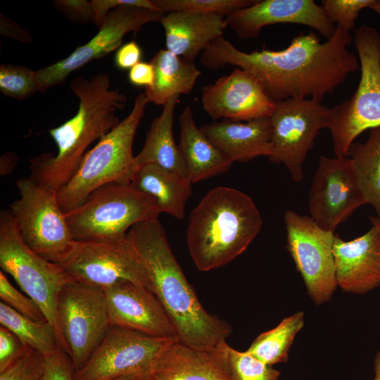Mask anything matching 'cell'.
<instances>
[{
	"mask_svg": "<svg viewBox=\"0 0 380 380\" xmlns=\"http://www.w3.org/2000/svg\"><path fill=\"white\" fill-rule=\"evenodd\" d=\"M352 40L350 32L336 26L324 42L310 32L296 35L281 50L244 52L221 36L205 49L200 62L212 70L232 65L248 72L275 103L288 99L322 103L360 69L359 59L347 49Z\"/></svg>",
	"mask_w": 380,
	"mask_h": 380,
	"instance_id": "6da1fadb",
	"label": "cell"
},
{
	"mask_svg": "<svg viewBox=\"0 0 380 380\" xmlns=\"http://www.w3.org/2000/svg\"><path fill=\"white\" fill-rule=\"evenodd\" d=\"M127 234L147 270L152 292L168 315L178 340L208 349L226 342L229 324L208 312L187 281L158 218L134 224Z\"/></svg>",
	"mask_w": 380,
	"mask_h": 380,
	"instance_id": "7a4b0ae2",
	"label": "cell"
},
{
	"mask_svg": "<svg viewBox=\"0 0 380 380\" xmlns=\"http://www.w3.org/2000/svg\"><path fill=\"white\" fill-rule=\"evenodd\" d=\"M70 88L80 100L79 108L72 118L49 130L58 153H42L30 161V177L56 193L74 175L88 147L119 124L116 113L127 102L125 94L110 89L106 73L77 77Z\"/></svg>",
	"mask_w": 380,
	"mask_h": 380,
	"instance_id": "3957f363",
	"label": "cell"
},
{
	"mask_svg": "<svg viewBox=\"0 0 380 380\" xmlns=\"http://www.w3.org/2000/svg\"><path fill=\"white\" fill-rule=\"evenodd\" d=\"M260 213L246 194L227 186L209 191L192 210L186 243L201 272L222 267L243 253L259 233Z\"/></svg>",
	"mask_w": 380,
	"mask_h": 380,
	"instance_id": "277c9868",
	"label": "cell"
},
{
	"mask_svg": "<svg viewBox=\"0 0 380 380\" xmlns=\"http://www.w3.org/2000/svg\"><path fill=\"white\" fill-rule=\"evenodd\" d=\"M148 103L145 93L138 94L129 114L84 154L74 175L57 192L64 213L78 207L101 186L132 184L137 171L133 141Z\"/></svg>",
	"mask_w": 380,
	"mask_h": 380,
	"instance_id": "5b68a950",
	"label": "cell"
},
{
	"mask_svg": "<svg viewBox=\"0 0 380 380\" xmlns=\"http://www.w3.org/2000/svg\"><path fill=\"white\" fill-rule=\"evenodd\" d=\"M360 80L353 96L329 109L328 129L336 157L346 158L355 139L380 126V34L362 25L354 31Z\"/></svg>",
	"mask_w": 380,
	"mask_h": 380,
	"instance_id": "8992f818",
	"label": "cell"
},
{
	"mask_svg": "<svg viewBox=\"0 0 380 380\" xmlns=\"http://www.w3.org/2000/svg\"><path fill=\"white\" fill-rule=\"evenodd\" d=\"M160 213L154 199L132 184L109 183L65 217L75 240L84 241L123 236L134 224L158 218Z\"/></svg>",
	"mask_w": 380,
	"mask_h": 380,
	"instance_id": "52a82bcc",
	"label": "cell"
},
{
	"mask_svg": "<svg viewBox=\"0 0 380 380\" xmlns=\"http://www.w3.org/2000/svg\"><path fill=\"white\" fill-rule=\"evenodd\" d=\"M0 266L41 308L64 346L57 321V300L63 288L74 281L59 265L32 251L23 241L9 210L0 213Z\"/></svg>",
	"mask_w": 380,
	"mask_h": 380,
	"instance_id": "ba28073f",
	"label": "cell"
},
{
	"mask_svg": "<svg viewBox=\"0 0 380 380\" xmlns=\"http://www.w3.org/2000/svg\"><path fill=\"white\" fill-rule=\"evenodd\" d=\"M20 198L9 211L25 243L49 262L58 264L70 255L76 241L61 208L57 193L30 177L16 182Z\"/></svg>",
	"mask_w": 380,
	"mask_h": 380,
	"instance_id": "9c48e42d",
	"label": "cell"
},
{
	"mask_svg": "<svg viewBox=\"0 0 380 380\" xmlns=\"http://www.w3.org/2000/svg\"><path fill=\"white\" fill-rule=\"evenodd\" d=\"M74 281L105 290L129 281L152 292L146 266L128 234L113 239L77 241L57 264Z\"/></svg>",
	"mask_w": 380,
	"mask_h": 380,
	"instance_id": "30bf717a",
	"label": "cell"
},
{
	"mask_svg": "<svg viewBox=\"0 0 380 380\" xmlns=\"http://www.w3.org/2000/svg\"><path fill=\"white\" fill-rule=\"evenodd\" d=\"M57 321L75 372L86 364L110 327L103 290L76 281L67 284L58 297Z\"/></svg>",
	"mask_w": 380,
	"mask_h": 380,
	"instance_id": "8fae6325",
	"label": "cell"
},
{
	"mask_svg": "<svg viewBox=\"0 0 380 380\" xmlns=\"http://www.w3.org/2000/svg\"><path fill=\"white\" fill-rule=\"evenodd\" d=\"M177 338L149 336L110 325L74 380H111L129 374L148 377L162 353Z\"/></svg>",
	"mask_w": 380,
	"mask_h": 380,
	"instance_id": "7c38bea8",
	"label": "cell"
},
{
	"mask_svg": "<svg viewBox=\"0 0 380 380\" xmlns=\"http://www.w3.org/2000/svg\"><path fill=\"white\" fill-rule=\"evenodd\" d=\"M286 248L313 303L329 301L336 287L333 254L334 232L322 229L311 218L292 210L284 213Z\"/></svg>",
	"mask_w": 380,
	"mask_h": 380,
	"instance_id": "4fadbf2b",
	"label": "cell"
},
{
	"mask_svg": "<svg viewBox=\"0 0 380 380\" xmlns=\"http://www.w3.org/2000/svg\"><path fill=\"white\" fill-rule=\"evenodd\" d=\"M329 109L311 99H288L276 103L270 116L272 149L269 160L284 163L292 179H303V165L319 132L328 127Z\"/></svg>",
	"mask_w": 380,
	"mask_h": 380,
	"instance_id": "5bb4252c",
	"label": "cell"
},
{
	"mask_svg": "<svg viewBox=\"0 0 380 380\" xmlns=\"http://www.w3.org/2000/svg\"><path fill=\"white\" fill-rule=\"evenodd\" d=\"M164 13L123 5L110 11L97 34L68 57L36 70L38 91L62 84L73 71L103 57L122 46L127 33L138 32L148 23H160Z\"/></svg>",
	"mask_w": 380,
	"mask_h": 380,
	"instance_id": "9a60e30c",
	"label": "cell"
},
{
	"mask_svg": "<svg viewBox=\"0 0 380 380\" xmlns=\"http://www.w3.org/2000/svg\"><path fill=\"white\" fill-rule=\"evenodd\" d=\"M367 204L350 158L321 156L308 196L311 218L334 232L358 208Z\"/></svg>",
	"mask_w": 380,
	"mask_h": 380,
	"instance_id": "2e32d148",
	"label": "cell"
},
{
	"mask_svg": "<svg viewBox=\"0 0 380 380\" xmlns=\"http://www.w3.org/2000/svg\"><path fill=\"white\" fill-rule=\"evenodd\" d=\"M201 103L213 121L246 122L270 117L276 106L258 80L239 68L205 85Z\"/></svg>",
	"mask_w": 380,
	"mask_h": 380,
	"instance_id": "e0dca14e",
	"label": "cell"
},
{
	"mask_svg": "<svg viewBox=\"0 0 380 380\" xmlns=\"http://www.w3.org/2000/svg\"><path fill=\"white\" fill-rule=\"evenodd\" d=\"M227 25L240 39H253L267 25L295 23L312 27L327 39L336 32V25L322 6L313 0H256L251 6L226 16Z\"/></svg>",
	"mask_w": 380,
	"mask_h": 380,
	"instance_id": "ac0fdd59",
	"label": "cell"
},
{
	"mask_svg": "<svg viewBox=\"0 0 380 380\" xmlns=\"http://www.w3.org/2000/svg\"><path fill=\"white\" fill-rule=\"evenodd\" d=\"M103 292L110 325L149 336L178 339L163 305L148 289L125 281Z\"/></svg>",
	"mask_w": 380,
	"mask_h": 380,
	"instance_id": "d6986e66",
	"label": "cell"
},
{
	"mask_svg": "<svg viewBox=\"0 0 380 380\" xmlns=\"http://www.w3.org/2000/svg\"><path fill=\"white\" fill-rule=\"evenodd\" d=\"M333 254L337 286L342 291L365 294L380 286V233L375 226L348 241L335 234Z\"/></svg>",
	"mask_w": 380,
	"mask_h": 380,
	"instance_id": "ffe728a7",
	"label": "cell"
},
{
	"mask_svg": "<svg viewBox=\"0 0 380 380\" xmlns=\"http://www.w3.org/2000/svg\"><path fill=\"white\" fill-rule=\"evenodd\" d=\"M228 346L224 342L200 350L177 340L162 353L149 376L155 380H231Z\"/></svg>",
	"mask_w": 380,
	"mask_h": 380,
	"instance_id": "44dd1931",
	"label": "cell"
},
{
	"mask_svg": "<svg viewBox=\"0 0 380 380\" xmlns=\"http://www.w3.org/2000/svg\"><path fill=\"white\" fill-rule=\"evenodd\" d=\"M206 137L232 162H248L269 157L272 149L270 117L249 121L223 119L200 127Z\"/></svg>",
	"mask_w": 380,
	"mask_h": 380,
	"instance_id": "7402d4cb",
	"label": "cell"
},
{
	"mask_svg": "<svg viewBox=\"0 0 380 380\" xmlns=\"http://www.w3.org/2000/svg\"><path fill=\"white\" fill-rule=\"evenodd\" d=\"M160 23L166 49L193 61L228 26L226 16L221 14L189 11L165 13Z\"/></svg>",
	"mask_w": 380,
	"mask_h": 380,
	"instance_id": "603a6c76",
	"label": "cell"
},
{
	"mask_svg": "<svg viewBox=\"0 0 380 380\" xmlns=\"http://www.w3.org/2000/svg\"><path fill=\"white\" fill-rule=\"evenodd\" d=\"M179 122V147L191 183L209 179L231 168L232 160L198 127L191 106H187L182 110Z\"/></svg>",
	"mask_w": 380,
	"mask_h": 380,
	"instance_id": "cb8c5ba5",
	"label": "cell"
},
{
	"mask_svg": "<svg viewBox=\"0 0 380 380\" xmlns=\"http://www.w3.org/2000/svg\"><path fill=\"white\" fill-rule=\"evenodd\" d=\"M179 99V95L173 96L163 106L160 114L152 120L144 145L134 156L137 170L153 164L188 178L184 160L173 136L175 110Z\"/></svg>",
	"mask_w": 380,
	"mask_h": 380,
	"instance_id": "d4e9b609",
	"label": "cell"
},
{
	"mask_svg": "<svg viewBox=\"0 0 380 380\" xmlns=\"http://www.w3.org/2000/svg\"><path fill=\"white\" fill-rule=\"evenodd\" d=\"M154 79L144 88L149 102L164 106L176 95L190 94L202 75L194 61L165 49L159 50L151 58Z\"/></svg>",
	"mask_w": 380,
	"mask_h": 380,
	"instance_id": "484cf974",
	"label": "cell"
},
{
	"mask_svg": "<svg viewBox=\"0 0 380 380\" xmlns=\"http://www.w3.org/2000/svg\"><path fill=\"white\" fill-rule=\"evenodd\" d=\"M191 184L186 177L149 164L136 171L131 184L151 196L160 213L182 220L186 203L191 194Z\"/></svg>",
	"mask_w": 380,
	"mask_h": 380,
	"instance_id": "4316f807",
	"label": "cell"
},
{
	"mask_svg": "<svg viewBox=\"0 0 380 380\" xmlns=\"http://www.w3.org/2000/svg\"><path fill=\"white\" fill-rule=\"evenodd\" d=\"M350 156L367 204H370L380 221V126L369 129L365 142L354 141Z\"/></svg>",
	"mask_w": 380,
	"mask_h": 380,
	"instance_id": "83f0119b",
	"label": "cell"
},
{
	"mask_svg": "<svg viewBox=\"0 0 380 380\" xmlns=\"http://www.w3.org/2000/svg\"><path fill=\"white\" fill-rule=\"evenodd\" d=\"M304 312L299 311L284 318L272 329L258 335L246 351L271 366L287 362L295 336L304 326Z\"/></svg>",
	"mask_w": 380,
	"mask_h": 380,
	"instance_id": "f1b7e54d",
	"label": "cell"
},
{
	"mask_svg": "<svg viewBox=\"0 0 380 380\" xmlns=\"http://www.w3.org/2000/svg\"><path fill=\"white\" fill-rule=\"evenodd\" d=\"M0 323L12 331L24 346L37 350L44 357L61 350L56 333L49 322L31 319L1 301Z\"/></svg>",
	"mask_w": 380,
	"mask_h": 380,
	"instance_id": "f546056e",
	"label": "cell"
},
{
	"mask_svg": "<svg viewBox=\"0 0 380 380\" xmlns=\"http://www.w3.org/2000/svg\"><path fill=\"white\" fill-rule=\"evenodd\" d=\"M227 368L231 380H278L280 372L246 351L227 348Z\"/></svg>",
	"mask_w": 380,
	"mask_h": 380,
	"instance_id": "4dcf8cb0",
	"label": "cell"
},
{
	"mask_svg": "<svg viewBox=\"0 0 380 380\" xmlns=\"http://www.w3.org/2000/svg\"><path fill=\"white\" fill-rule=\"evenodd\" d=\"M151 1L165 13L189 11L227 16L236 11L251 6L256 0H151Z\"/></svg>",
	"mask_w": 380,
	"mask_h": 380,
	"instance_id": "1f68e13d",
	"label": "cell"
},
{
	"mask_svg": "<svg viewBox=\"0 0 380 380\" xmlns=\"http://www.w3.org/2000/svg\"><path fill=\"white\" fill-rule=\"evenodd\" d=\"M0 91L11 98L23 100L38 91L36 70L24 65H0Z\"/></svg>",
	"mask_w": 380,
	"mask_h": 380,
	"instance_id": "d6a6232c",
	"label": "cell"
},
{
	"mask_svg": "<svg viewBox=\"0 0 380 380\" xmlns=\"http://www.w3.org/2000/svg\"><path fill=\"white\" fill-rule=\"evenodd\" d=\"M44 362L39 352L25 346L23 353L0 372V380H41Z\"/></svg>",
	"mask_w": 380,
	"mask_h": 380,
	"instance_id": "836d02e7",
	"label": "cell"
},
{
	"mask_svg": "<svg viewBox=\"0 0 380 380\" xmlns=\"http://www.w3.org/2000/svg\"><path fill=\"white\" fill-rule=\"evenodd\" d=\"M374 0H322L321 6L327 16L336 25L350 32L360 11L369 8Z\"/></svg>",
	"mask_w": 380,
	"mask_h": 380,
	"instance_id": "e575fe53",
	"label": "cell"
},
{
	"mask_svg": "<svg viewBox=\"0 0 380 380\" xmlns=\"http://www.w3.org/2000/svg\"><path fill=\"white\" fill-rule=\"evenodd\" d=\"M0 298L1 302L31 319L47 321L39 305L29 296L17 290L3 271L0 272Z\"/></svg>",
	"mask_w": 380,
	"mask_h": 380,
	"instance_id": "d590c367",
	"label": "cell"
},
{
	"mask_svg": "<svg viewBox=\"0 0 380 380\" xmlns=\"http://www.w3.org/2000/svg\"><path fill=\"white\" fill-rule=\"evenodd\" d=\"M41 380H74V368L69 355L62 350L44 357Z\"/></svg>",
	"mask_w": 380,
	"mask_h": 380,
	"instance_id": "8d00e7d4",
	"label": "cell"
},
{
	"mask_svg": "<svg viewBox=\"0 0 380 380\" xmlns=\"http://www.w3.org/2000/svg\"><path fill=\"white\" fill-rule=\"evenodd\" d=\"M53 4L70 20L80 23H91L96 25V15L91 1L56 0Z\"/></svg>",
	"mask_w": 380,
	"mask_h": 380,
	"instance_id": "74e56055",
	"label": "cell"
},
{
	"mask_svg": "<svg viewBox=\"0 0 380 380\" xmlns=\"http://www.w3.org/2000/svg\"><path fill=\"white\" fill-rule=\"evenodd\" d=\"M25 346L9 329L0 327V372L6 369L24 351Z\"/></svg>",
	"mask_w": 380,
	"mask_h": 380,
	"instance_id": "f35d334b",
	"label": "cell"
},
{
	"mask_svg": "<svg viewBox=\"0 0 380 380\" xmlns=\"http://www.w3.org/2000/svg\"><path fill=\"white\" fill-rule=\"evenodd\" d=\"M91 2L96 15V26L98 28L103 24L107 13L120 6L127 5L162 12L151 0H91Z\"/></svg>",
	"mask_w": 380,
	"mask_h": 380,
	"instance_id": "ab89813d",
	"label": "cell"
},
{
	"mask_svg": "<svg viewBox=\"0 0 380 380\" xmlns=\"http://www.w3.org/2000/svg\"><path fill=\"white\" fill-rule=\"evenodd\" d=\"M142 51L134 41L122 45L115 55V64L120 70L131 69L141 62Z\"/></svg>",
	"mask_w": 380,
	"mask_h": 380,
	"instance_id": "60d3db41",
	"label": "cell"
},
{
	"mask_svg": "<svg viewBox=\"0 0 380 380\" xmlns=\"http://www.w3.org/2000/svg\"><path fill=\"white\" fill-rule=\"evenodd\" d=\"M153 79L154 70L151 63L141 61L129 70L128 80L134 86L150 87L153 84Z\"/></svg>",
	"mask_w": 380,
	"mask_h": 380,
	"instance_id": "b9f144b4",
	"label": "cell"
},
{
	"mask_svg": "<svg viewBox=\"0 0 380 380\" xmlns=\"http://www.w3.org/2000/svg\"><path fill=\"white\" fill-rule=\"evenodd\" d=\"M1 34L12 37L23 43H31L30 34L12 20L1 15Z\"/></svg>",
	"mask_w": 380,
	"mask_h": 380,
	"instance_id": "7bdbcfd3",
	"label": "cell"
},
{
	"mask_svg": "<svg viewBox=\"0 0 380 380\" xmlns=\"http://www.w3.org/2000/svg\"><path fill=\"white\" fill-rule=\"evenodd\" d=\"M18 161V156L12 151H7L1 155L0 158V175L5 176L11 174L15 167Z\"/></svg>",
	"mask_w": 380,
	"mask_h": 380,
	"instance_id": "ee69618b",
	"label": "cell"
},
{
	"mask_svg": "<svg viewBox=\"0 0 380 380\" xmlns=\"http://www.w3.org/2000/svg\"><path fill=\"white\" fill-rule=\"evenodd\" d=\"M374 380H380V350L376 354L374 360Z\"/></svg>",
	"mask_w": 380,
	"mask_h": 380,
	"instance_id": "f6af8a7d",
	"label": "cell"
},
{
	"mask_svg": "<svg viewBox=\"0 0 380 380\" xmlns=\"http://www.w3.org/2000/svg\"><path fill=\"white\" fill-rule=\"evenodd\" d=\"M146 377L139 374H129L120 376L111 380H144Z\"/></svg>",
	"mask_w": 380,
	"mask_h": 380,
	"instance_id": "bcb514c9",
	"label": "cell"
},
{
	"mask_svg": "<svg viewBox=\"0 0 380 380\" xmlns=\"http://www.w3.org/2000/svg\"><path fill=\"white\" fill-rule=\"evenodd\" d=\"M369 8L380 15V0H374Z\"/></svg>",
	"mask_w": 380,
	"mask_h": 380,
	"instance_id": "7dc6e473",
	"label": "cell"
},
{
	"mask_svg": "<svg viewBox=\"0 0 380 380\" xmlns=\"http://www.w3.org/2000/svg\"><path fill=\"white\" fill-rule=\"evenodd\" d=\"M370 221L372 225L375 226L380 233V221L376 217L371 216L369 217Z\"/></svg>",
	"mask_w": 380,
	"mask_h": 380,
	"instance_id": "c3c4849f",
	"label": "cell"
},
{
	"mask_svg": "<svg viewBox=\"0 0 380 380\" xmlns=\"http://www.w3.org/2000/svg\"><path fill=\"white\" fill-rule=\"evenodd\" d=\"M144 380H155V379L152 378L151 376H148V377H146Z\"/></svg>",
	"mask_w": 380,
	"mask_h": 380,
	"instance_id": "681fc988",
	"label": "cell"
}]
</instances>
